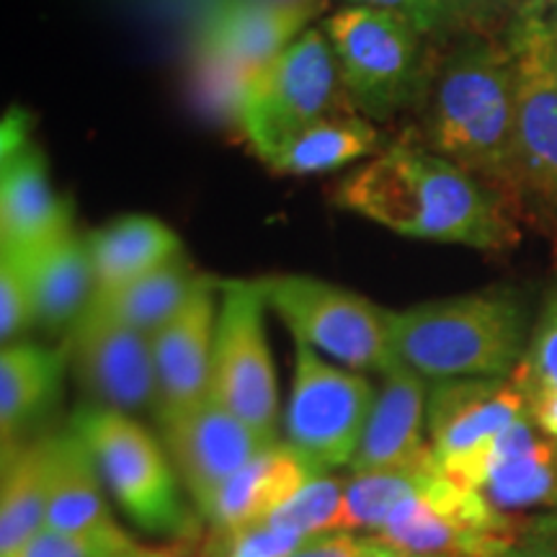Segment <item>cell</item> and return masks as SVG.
<instances>
[{
  "mask_svg": "<svg viewBox=\"0 0 557 557\" xmlns=\"http://www.w3.org/2000/svg\"><path fill=\"white\" fill-rule=\"evenodd\" d=\"M336 201L398 235L508 250L519 243L511 201L423 145L395 143L341 181Z\"/></svg>",
  "mask_w": 557,
  "mask_h": 557,
  "instance_id": "1",
  "label": "cell"
},
{
  "mask_svg": "<svg viewBox=\"0 0 557 557\" xmlns=\"http://www.w3.org/2000/svg\"><path fill=\"white\" fill-rule=\"evenodd\" d=\"M517 67L511 47L468 41L444 62L429 90L423 148L485 181L519 207L513 191Z\"/></svg>",
  "mask_w": 557,
  "mask_h": 557,
  "instance_id": "2",
  "label": "cell"
},
{
  "mask_svg": "<svg viewBox=\"0 0 557 557\" xmlns=\"http://www.w3.org/2000/svg\"><path fill=\"white\" fill-rule=\"evenodd\" d=\"M532 329L527 299L491 287L393 312V348L426 380H498L524 361Z\"/></svg>",
  "mask_w": 557,
  "mask_h": 557,
  "instance_id": "3",
  "label": "cell"
},
{
  "mask_svg": "<svg viewBox=\"0 0 557 557\" xmlns=\"http://www.w3.org/2000/svg\"><path fill=\"white\" fill-rule=\"evenodd\" d=\"M70 429L99 465L103 483L132 524L156 537H191L194 521L169 451L135 418L101 406L81 408Z\"/></svg>",
  "mask_w": 557,
  "mask_h": 557,
  "instance_id": "4",
  "label": "cell"
},
{
  "mask_svg": "<svg viewBox=\"0 0 557 557\" xmlns=\"http://www.w3.org/2000/svg\"><path fill=\"white\" fill-rule=\"evenodd\" d=\"M357 114L329 37L305 29L250 78L238 107L243 135L261 160L297 132L333 116Z\"/></svg>",
  "mask_w": 557,
  "mask_h": 557,
  "instance_id": "5",
  "label": "cell"
},
{
  "mask_svg": "<svg viewBox=\"0 0 557 557\" xmlns=\"http://www.w3.org/2000/svg\"><path fill=\"white\" fill-rule=\"evenodd\" d=\"M323 32L348 99L361 114L389 120L418 99L426 75V34L413 21L377 5L348 3L325 21Z\"/></svg>",
  "mask_w": 557,
  "mask_h": 557,
  "instance_id": "6",
  "label": "cell"
},
{
  "mask_svg": "<svg viewBox=\"0 0 557 557\" xmlns=\"http://www.w3.org/2000/svg\"><path fill=\"white\" fill-rule=\"evenodd\" d=\"M261 284L267 305L297 344L315 348L354 372L387 374L400 364L393 348V310L302 274L269 276Z\"/></svg>",
  "mask_w": 557,
  "mask_h": 557,
  "instance_id": "7",
  "label": "cell"
},
{
  "mask_svg": "<svg viewBox=\"0 0 557 557\" xmlns=\"http://www.w3.org/2000/svg\"><path fill=\"white\" fill-rule=\"evenodd\" d=\"M267 308L261 278L220 282L209 395L261 436L278 442V385L263 325Z\"/></svg>",
  "mask_w": 557,
  "mask_h": 557,
  "instance_id": "8",
  "label": "cell"
},
{
  "mask_svg": "<svg viewBox=\"0 0 557 557\" xmlns=\"http://www.w3.org/2000/svg\"><path fill=\"white\" fill-rule=\"evenodd\" d=\"M517 67L513 191L519 205L557 212V73L549 60L545 5L529 3L508 34Z\"/></svg>",
  "mask_w": 557,
  "mask_h": 557,
  "instance_id": "9",
  "label": "cell"
},
{
  "mask_svg": "<svg viewBox=\"0 0 557 557\" xmlns=\"http://www.w3.org/2000/svg\"><path fill=\"white\" fill-rule=\"evenodd\" d=\"M374 387L361 372L341 369L295 341V377L284 413L292 447L323 470L351 465L374 406Z\"/></svg>",
  "mask_w": 557,
  "mask_h": 557,
  "instance_id": "10",
  "label": "cell"
},
{
  "mask_svg": "<svg viewBox=\"0 0 557 557\" xmlns=\"http://www.w3.org/2000/svg\"><path fill=\"white\" fill-rule=\"evenodd\" d=\"M308 16L302 5L220 0L201 29L207 94L238 111L250 78L305 32Z\"/></svg>",
  "mask_w": 557,
  "mask_h": 557,
  "instance_id": "11",
  "label": "cell"
},
{
  "mask_svg": "<svg viewBox=\"0 0 557 557\" xmlns=\"http://www.w3.org/2000/svg\"><path fill=\"white\" fill-rule=\"evenodd\" d=\"M438 470L451 483L483 493L508 517L557 508V442L542 434L529 413L483 449Z\"/></svg>",
  "mask_w": 557,
  "mask_h": 557,
  "instance_id": "12",
  "label": "cell"
},
{
  "mask_svg": "<svg viewBox=\"0 0 557 557\" xmlns=\"http://www.w3.org/2000/svg\"><path fill=\"white\" fill-rule=\"evenodd\" d=\"M67 361L96 406L143 413L158 410V374L152 338L90 308L65 341Z\"/></svg>",
  "mask_w": 557,
  "mask_h": 557,
  "instance_id": "13",
  "label": "cell"
},
{
  "mask_svg": "<svg viewBox=\"0 0 557 557\" xmlns=\"http://www.w3.org/2000/svg\"><path fill=\"white\" fill-rule=\"evenodd\" d=\"M158 423L173 470L199 513L235 472L276 444L230 413L212 395L197 406L160 418Z\"/></svg>",
  "mask_w": 557,
  "mask_h": 557,
  "instance_id": "14",
  "label": "cell"
},
{
  "mask_svg": "<svg viewBox=\"0 0 557 557\" xmlns=\"http://www.w3.org/2000/svg\"><path fill=\"white\" fill-rule=\"evenodd\" d=\"M529 413L524 389L511 377L444 380L429 393L426 429L436 465L483 449Z\"/></svg>",
  "mask_w": 557,
  "mask_h": 557,
  "instance_id": "15",
  "label": "cell"
},
{
  "mask_svg": "<svg viewBox=\"0 0 557 557\" xmlns=\"http://www.w3.org/2000/svg\"><path fill=\"white\" fill-rule=\"evenodd\" d=\"M218 292L220 282L199 276L184 308L152 336L158 374V421L209 398L220 310Z\"/></svg>",
  "mask_w": 557,
  "mask_h": 557,
  "instance_id": "16",
  "label": "cell"
},
{
  "mask_svg": "<svg viewBox=\"0 0 557 557\" xmlns=\"http://www.w3.org/2000/svg\"><path fill=\"white\" fill-rule=\"evenodd\" d=\"M380 395L361 434L359 449L351 459L354 475L359 472H426L436 468L429 444L426 377L406 364L382 374Z\"/></svg>",
  "mask_w": 557,
  "mask_h": 557,
  "instance_id": "17",
  "label": "cell"
},
{
  "mask_svg": "<svg viewBox=\"0 0 557 557\" xmlns=\"http://www.w3.org/2000/svg\"><path fill=\"white\" fill-rule=\"evenodd\" d=\"M73 230V207L54 194L50 169L32 139L3 152L0 169V248L32 253Z\"/></svg>",
  "mask_w": 557,
  "mask_h": 557,
  "instance_id": "18",
  "label": "cell"
},
{
  "mask_svg": "<svg viewBox=\"0 0 557 557\" xmlns=\"http://www.w3.org/2000/svg\"><path fill=\"white\" fill-rule=\"evenodd\" d=\"M323 472L320 465L289 442H276L250 459L240 472H235L199 517L209 521L212 534L269 521L278 508L287 506L305 485Z\"/></svg>",
  "mask_w": 557,
  "mask_h": 557,
  "instance_id": "19",
  "label": "cell"
},
{
  "mask_svg": "<svg viewBox=\"0 0 557 557\" xmlns=\"http://www.w3.org/2000/svg\"><path fill=\"white\" fill-rule=\"evenodd\" d=\"M16 256V253H11ZM32 289L34 325L45 333H70L96 295V274L86 235H60L32 253L16 256Z\"/></svg>",
  "mask_w": 557,
  "mask_h": 557,
  "instance_id": "20",
  "label": "cell"
},
{
  "mask_svg": "<svg viewBox=\"0 0 557 557\" xmlns=\"http://www.w3.org/2000/svg\"><path fill=\"white\" fill-rule=\"evenodd\" d=\"M67 364L65 346H3V354H0V434H3V449L16 447V438L52 408Z\"/></svg>",
  "mask_w": 557,
  "mask_h": 557,
  "instance_id": "21",
  "label": "cell"
},
{
  "mask_svg": "<svg viewBox=\"0 0 557 557\" xmlns=\"http://www.w3.org/2000/svg\"><path fill=\"white\" fill-rule=\"evenodd\" d=\"M103 485L99 465L73 429L50 436V506L45 529L88 532L114 524Z\"/></svg>",
  "mask_w": 557,
  "mask_h": 557,
  "instance_id": "22",
  "label": "cell"
},
{
  "mask_svg": "<svg viewBox=\"0 0 557 557\" xmlns=\"http://www.w3.org/2000/svg\"><path fill=\"white\" fill-rule=\"evenodd\" d=\"M96 289H111L184 253L173 230L148 214H127L86 235Z\"/></svg>",
  "mask_w": 557,
  "mask_h": 557,
  "instance_id": "23",
  "label": "cell"
},
{
  "mask_svg": "<svg viewBox=\"0 0 557 557\" xmlns=\"http://www.w3.org/2000/svg\"><path fill=\"white\" fill-rule=\"evenodd\" d=\"M50 436L3 451L0 485V557L16 555L47 527Z\"/></svg>",
  "mask_w": 557,
  "mask_h": 557,
  "instance_id": "24",
  "label": "cell"
},
{
  "mask_svg": "<svg viewBox=\"0 0 557 557\" xmlns=\"http://www.w3.org/2000/svg\"><path fill=\"white\" fill-rule=\"evenodd\" d=\"M197 271L184 253L163 263L150 274L132 278L127 284L111 289H96L90 308L103 315L120 320L145 336H156L176 312L184 308L199 282Z\"/></svg>",
  "mask_w": 557,
  "mask_h": 557,
  "instance_id": "25",
  "label": "cell"
},
{
  "mask_svg": "<svg viewBox=\"0 0 557 557\" xmlns=\"http://www.w3.org/2000/svg\"><path fill=\"white\" fill-rule=\"evenodd\" d=\"M380 143L382 137L372 122L357 114L333 116V120H323L297 132L263 158V163L271 171L287 173V176H312V173L344 169L361 158H374L382 152Z\"/></svg>",
  "mask_w": 557,
  "mask_h": 557,
  "instance_id": "26",
  "label": "cell"
},
{
  "mask_svg": "<svg viewBox=\"0 0 557 557\" xmlns=\"http://www.w3.org/2000/svg\"><path fill=\"white\" fill-rule=\"evenodd\" d=\"M421 475L423 472H359V475H351V480H346L344 493V532L377 537L393 508L410 496Z\"/></svg>",
  "mask_w": 557,
  "mask_h": 557,
  "instance_id": "27",
  "label": "cell"
},
{
  "mask_svg": "<svg viewBox=\"0 0 557 557\" xmlns=\"http://www.w3.org/2000/svg\"><path fill=\"white\" fill-rule=\"evenodd\" d=\"M344 493L346 483L331 475H318L287 506H282L269 521L295 529L305 537L344 532Z\"/></svg>",
  "mask_w": 557,
  "mask_h": 557,
  "instance_id": "28",
  "label": "cell"
},
{
  "mask_svg": "<svg viewBox=\"0 0 557 557\" xmlns=\"http://www.w3.org/2000/svg\"><path fill=\"white\" fill-rule=\"evenodd\" d=\"M357 5H377L413 21L423 34H451L478 26L504 9L508 0H348Z\"/></svg>",
  "mask_w": 557,
  "mask_h": 557,
  "instance_id": "29",
  "label": "cell"
},
{
  "mask_svg": "<svg viewBox=\"0 0 557 557\" xmlns=\"http://www.w3.org/2000/svg\"><path fill=\"white\" fill-rule=\"evenodd\" d=\"M143 549L124 529L109 524L88 532L41 529L37 537L11 557H137Z\"/></svg>",
  "mask_w": 557,
  "mask_h": 557,
  "instance_id": "30",
  "label": "cell"
},
{
  "mask_svg": "<svg viewBox=\"0 0 557 557\" xmlns=\"http://www.w3.org/2000/svg\"><path fill=\"white\" fill-rule=\"evenodd\" d=\"M212 555L207 557H292L315 537H305L276 521H259L225 534H212Z\"/></svg>",
  "mask_w": 557,
  "mask_h": 557,
  "instance_id": "31",
  "label": "cell"
},
{
  "mask_svg": "<svg viewBox=\"0 0 557 557\" xmlns=\"http://www.w3.org/2000/svg\"><path fill=\"white\" fill-rule=\"evenodd\" d=\"M34 325L32 289L16 256L0 253V338L3 346L16 344Z\"/></svg>",
  "mask_w": 557,
  "mask_h": 557,
  "instance_id": "32",
  "label": "cell"
},
{
  "mask_svg": "<svg viewBox=\"0 0 557 557\" xmlns=\"http://www.w3.org/2000/svg\"><path fill=\"white\" fill-rule=\"evenodd\" d=\"M517 372L537 385L557 389V287L549 292L545 308L534 323L524 361Z\"/></svg>",
  "mask_w": 557,
  "mask_h": 557,
  "instance_id": "33",
  "label": "cell"
},
{
  "mask_svg": "<svg viewBox=\"0 0 557 557\" xmlns=\"http://www.w3.org/2000/svg\"><path fill=\"white\" fill-rule=\"evenodd\" d=\"M292 557H403L380 537H367L357 532H331L310 540Z\"/></svg>",
  "mask_w": 557,
  "mask_h": 557,
  "instance_id": "34",
  "label": "cell"
},
{
  "mask_svg": "<svg viewBox=\"0 0 557 557\" xmlns=\"http://www.w3.org/2000/svg\"><path fill=\"white\" fill-rule=\"evenodd\" d=\"M493 557H557V537L517 532V540Z\"/></svg>",
  "mask_w": 557,
  "mask_h": 557,
  "instance_id": "35",
  "label": "cell"
},
{
  "mask_svg": "<svg viewBox=\"0 0 557 557\" xmlns=\"http://www.w3.org/2000/svg\"><path fill=\"white\" fill-rule=\"evenodd\" d=\"M519 532L547 534V537H557V508H553V511L532 513V517H521L519 519Z\"/></svg>",
  "mask_w": 557,
  "mask_h": 557,
  "instance_id": "36",
  "label": "cell"
},
{
  "mask_svg": "<svg viewBox=\"0 0 557 557\" xmlns=\"http://www.w3.org/2000/svg\"><path fill=\"white\" fill-rule=\"evenodd\" d=\"M545 32H547L549 60H553V67L557 73V3L549 11H545Z\"/></svg>",
  "mask_w": 557,
  "mask_h": 557,
  "instance_id": "37",
  "label": "cell"
},
{
  "mask_svg": "<svg viewBox=\"0 0 557 557\" xmlns=\"http://www.w3.org/2000/svg\"><path fill=\"white\" fill-rule=\"evenodd\" d=\"M139 555H143V553H139ZM139 555H137V557H139Z\"/></svg>",
  "mask_w": 557,
  "mask_h": 557,
  "instance_id": "38",
  "label": "cell"
}]
</instances>
